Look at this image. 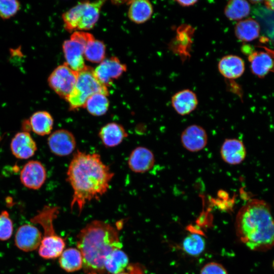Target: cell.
Instances as JSON below:
<instances>
[{
	"label": "cell",
	"mask_w": 274,
	"mask_h": 274,
	"mask_svg": "<svg viewBox=\"0 0 274 274\" xmlns=\"http://www.w3.org/2000/svg\"><path fill=\"white\" fill-rule=\"evenodd\" d=\"M114 176L98 154L77 151L66 172L73 191L71 208L76 207L81 213L87 203L99 199L109 189Z\"/></svg>",
	"instance_id": "1"
},
{
	"label": "cell",
	"mask_w": 274,
	"mask_h": 274,
	"mask_svg": "<svg viewBox=\"0 0 274 274\" xmlns=\"http://www.w3.org/2000/svg\"><path fill=\"white\" fill-rule=\"evenodd\" d=\"M235 225L237 237L250 250L262 252L274 247V219L263 200L252 199L242 207Z\"/></svg>",
	"instance_id": "2"
},
{
	"label": "cell",
	"mask_w": 274,
	"mask_h": 274,
	"mask_svg": "<svg viewBox=\"0 0 274 274\" xmlns=\"http://www.w3.org/2000/svg\"><path fill=\"white\" fill-rule=\"evenodd\" d=\"M77 246L83 257V267L88 273H103L106 257L114 250L121 249L118 231L111 225L94 220L77 235Z\"/></svg>",
	"instance_id": "3"
},
{
	"label": "cell",
	"mask_w": 274,
	"mask_h": 274,
	"mask_svg": "<svg viewBox=\"0 0 274 274\" xmlns=\"http://www.w3.org/2000/svg\"><path fill=\"white\" fill-rule=\"evenodd\" d=\"M59 213L57 207L47 206L30 219L32 223L40 224L44 230V235L39 248V255L45 259L58 257L64 251V239L55 232L53 221Z\"/></svg>",
	"instance_id": "4"
},
{
	"label": "cell",
	"mask_w": 274,
	"mask_h": 274,
	"mask_svg": "<svg viewBox=\"0 0 274 274\" xmlns=\"http://www.w3.org/2000/svg\"><path fill=\"white\" fill-rule=\"evenodd\" d=\"M104 1L82 2L62 15L64 29L69 32L91 29L97 22Z\"/></svg>",
	"instance_id": "5"
},
{
	"label": "cell",
	"mask_w": 274,
	"mask_h": 274,
	"mask_svg": "<svg viewBox=\"0 0 274 274\" xmlns=\"http://www.w3.org/2000/svg\"><path fill=\"white\" fill-rule=\"evenodd\" d=\"M96 93L109 95L108 87L102 85L96 78L94 70L86 67L78 72L75 85L66 99L69 109L72 111L84 108L87 99Z\"/></svg>",
	"instance_id": "6"
},
{
	"label": "cell",
	"mask_w": 274,
	"mask_h": 274,
	"mask_svg": "<svg viewBox=\"0 0 274 274\" xmlns=\"http://www.w3.org/2000/svg\"><path fill=\"white\" fill-rule=\"evenodd\" d=\"M94 36L84 31L73 32L70 39L62 44L65 62L72 70L80 72L86 65L84 59V51L87 44L94 39Z\"/></svg>",
	"instance_id": "7"
},
{
	"label": "cell",
	"mask_w": 274,
	"mask_h": 274,
	"mask_svg": "<svg viewBox=\"0 0 274 274\" xmlns=\"http://www.w3.org/2000/svg\"><path fill=\"white\" fill-rule=\"evenodd\" d=\"M78 72L65 62L56 67L48 79L50 87L65 100L72 92L77 81Z\"/></svg>",
	"instance_id": "8"
},
{
	"label": "cell",
	"mask_w": 274,
	"mask_h": 274,
	"mask_svg": "<svg viewBox=\"0 0 274 274\" xmlns=\"http://www.w3.org/2000/svg\"><path fill=\"white\" fill-rule=\"evenodd\" d=\"M127 70L126 64L122 63L118 58L112 56L105 58L94 70L98 80L108 87L111 85L115 79L120 77Z\"/></svg>",
	"instance_id": "9"
},
{
	"label": "cell",
	"mask_w": 274,
	"mask_h": 274,
	"mask_svg": "<svg viewBox=\"0 0 274 274\" xmlns=\"http://www.w3.org/2000/svg\"><path fill=\"white\" fill-rule=\"evenodd\" d=\"M48 145L52 153L59 156H65L74 151L76 141L70 131L60 129L50 134L48 139Z\"/></svg>",
	"instance_id": "10"
},
{
	"label": "cell",
	"mask_w": 274,
	"mask_h": 274,
	"mask_svg": "<svg viewBox=\"0 0 274 274\" xmlns=\"http://www.w3.org/2000/svg\"><path fill=\"white\" fill-rule=\"evenodd\" d=\"M42 237V233L36 226L25 224L18 228L15 235V244L21 251L31 252L39 248Z\"/></svg>",
	"instance_id": "11"
},
{
	"label": "cell",
	"mask_w": 274,
	"mask_h": 274,
	"mask_svg": "<svg viewBox=\"0 0 274 274\" xmlns=\"http://www.w3.org/2000/svg\"><path fill=\"white\" fill-rule=\"evenodd\" d=\"M208 134L201 126L192 124L186 127L181 134L183 147L191 152H197L203 149L208 143Z\"/></svg>",
	"instance_id": "12"
},
{
	"label": "cell",
	"mask_w": 274,
	"mask_h": 274,
	"mask_svg": "<svg viewBox=\"0 0 274 274\" xmlns=\"http://www.w3.org/2000/svg\"><path fill=\"white\" fill-rule=\"evenodd\" d=\"M46 179V171L44 165L37 160L26 163L20 172V180L25 187L38 189L41 188Z\"/></svg>",
	"instance_id": "13"
},
{
	"label": "cell",
	"mask_w": 274,
	"mask_h": 274,
	"mask_svg": "<svg viewBox=\"0 0 274 274\" xmlns=\"http://www.w3.org/2000/svg\"><path fill=\"white\" fill-rule=\"evenodd\" d=\"M155 162L153 153L143 146L134 149L128 159L129 168L136 173H144L150 170L154 166Z\"/></svg>",
	"instance_id": "14"
},
{
	"label": "cell",
	"mask_w": 274,
	"mask_h": 274,
	"mask_svg": "<svg viewBox=\"0 0 274 274\" xmlns=\"http://www.w3.org/2000/svg\"><path fill=\"white\" fill-rule=\"evenodd\" d=\"M223 161L230 165H237L245 160L247 152L243 142L237 139H226L220 149Z\"/></svg>",
	"instance_id": "15"
},
{
	"label": "cell",
	"mask_w": 274,
	"mask_h": 274,
	"mask_svg": "<svg viewBox=\"0 0 274 274\" xmlns=\"http://www.w3.org/2000/svg\"><path fill=\"white\" fill-rule=\"evenodd\" d=\"M10 147L13 154L19 159L32 157L37 150L35 141L27 131L16 133L12 140Z\"/></svg>",
	"instance_id": "16"
},
{
	"label": "cell",
	"mask_w": 274,
	"mask_h": 274,
	"mask_svg": "<svg viewBox=\"0 0 274 274\" xmlns=\"http://www.w3.org/2000/svg\"><path fill=\"white\" fill-rule=\"evenodd\" d=\"M172 105L175 111L181 116L188 115L195 110L198 105L196 94L186 89L175 93L171 99Z\"/></svg>",
	"instance_id": "17"
},
{
	"label": "cell",
	"mask_w": 274,
	"mask_h": 274,
	"mask_svg": "<svg viewBox=\"0 0 274 274\" xmlns=\"http://www.w3.org/2000/svg\"><path fill=\"white\" fill-rule=\"evenodd\" d=\"M128 133L124 127L116 122H110L99 130L98 136L104 145L114 147L120 144L127 138Z\"/></svg>",
	"instance_id": "18"
},
{
	"label": "cell",
	"mask_w": 274,
	"mask_h": 274,
	"mask_svg": "<svg viewBox=\"0 0 274 274\" xmlns=\"http://www.w3.org/2000/svg\"><path fill=\"white\" fill-rule=\"evenodd\" d=\"M218 68L220 73L228 79L240 77L245 71V62L239 56L227 55L219 61Z\"/></svg>",
	"instance_id": "19"
},
{
	"label": "cell",
	"mask_w": 274,
	"mask_h": 274,
	"mask_svg": "<svg viewBox=\"0 0 274 274\" xmlns=\"http://www.w3.org/2000/svg\"><path fill=\"white\" fill-rule=\"evenodd\" d=\"M153 13L152 4L147 0L129 2L128 16L129 19L136 24H142L149 20Z\"/></svg>",
	"instance_id": "20"
},
{
	"label": "cell",
	"mask_w": 274,
	"mask_h": 274,
	"mask_svg": "<svg viewBox=\"0 0 274 274\" xmlns=\"http://www.w3.org/2000/svg\"><path fill=\"white\" fill-rule=\"evenodd\" d=\"M30 128L36 134L46 135L51 133L53 126V118L45 111H37L31 115L28 121Z\"/></svg>",
	"instance_id": "21"
},
{
	"label": "cell",
	"mask_w": 274,
	"mask_h": 274,
	"mask_svg": "<svg viewBox=\"0 0 274 274\" xmlns=\"http://www.w3.org/2000/svg\"><path fill=\"white\" fill-rule=\"evenodd\" d=\"M259 23L252 18L239 21L234 28L236 38L243 42H250L257 38L260 33Z\"/></svg>",
	"instance_id": "22"
},
{
	"label": "cell",
	"mask_w": 274,
	"mask_h": 274,
	"mask_svg": "<svg viewBox=\"0 0 274 274\" xmlns=\"http://www.w3.org/2000/svg\"><path fill=\"white\" fill-rule=\"evenodd\" d=\"M59 264L62 269L72 272L83 267V257L79 249L70 248L64 250L59 258Z\"/></svg>",
	"instance_id": "23"
},
{
	"label": "cell",
	"mask_w": 274,
	"mask_h": 274,
	"mask_svg": "<svg viewBox=\"0 0 274 274\" xmlns=\"http://www.w3.org/2000/svg\"><path fill=\"white\" fill-rule=\"evenodd\" d=\"M249 59L252 73L259 77L265 76L273 66L271 56L264 52L253 53L249 56Z\"/></svg>",
	"instance_id": "24"
},
{
	"label": "cell",
	"mask_w": 274,
	"mask_h": 274,
	"mask_svg": "<svg viewBox=\"0 0 274 274\" xmlns=\"http://www.w3.org/2000/svg\"><path fill=\"white\" fill-rule=\"evenodd\" d=\"M128 258L127 255L121 249L112 251L106 258L104 262L105 271L116 274L124 271L127 266Z\"/></svg>",
	"instance_id": "25"
},
{
	"label": "cell",
	"mask_w": 274,
	"mask_h": 274,
	"mask_svg": "<svg viewBox=\"0 0 274 274\" xmlns=\"http://www.w3.org/2000/svg\"><path fill=\"white\" fill-rule=\"evenodd\" d=\"M250 6L249 3L243 0H231L226 5L224 14L230 20H240L249 15Z\"/></svg>",
	"instance_id": "26"
},
{
	"label": "cell",
	"mask_w": 274,
	"mask_h": 274,
	"mask_svg": "<svg viewBox=\"0 0 274 274\" xmlns=\"http://www.w3.org/2000/svg\"><path fill=\"white\" fill-rule=\"evenodd\" d=\"M107 96L102 93H94L87 99L84 108L93 116H102L107 112L109 107Z\"/></svg>",
	"instance_id": "27"
},
{
	"label": "cell",
	"mask_w": 274,
	"mask_h": 274,
	"mask_svg": "<svg viewBox=\"0 0 274 274\" xmlns=\"http://www.w3.org/2000/svg\"><path fill=\"white\" fill-rule=\"evenodd\" d=\"M105 56L106 46L103 42L94 38L86 45L84 58L87 60L94 63H100L105 59Z\"/></svg>",
	"instance_id": "28"
},
{
	"label": "cell",
	"mask_w": 274,
	"mask_h": 274,
	"mask_svg": "<svg viewBox=\"0 0 274 274\" xmlns=\"http://www.w3.org/2000/svg\"><path fill=\"white\" fill-rule=\"evenodd\" d=\"M206 242L202 236L197 233H191L183 239L182 244L183 250L192 256L200 255L204 250Z\"/></svg>",
	"instance_id": "29"
},
{
	"label": "cell",
	"mask_w": 274,
	"mask_h": 274,
	"mask_svg": "<svg viewBox=\"0 0 274 274\" xmlns=\"http://www.w3.org/2000/svg\"><path fill=\"white\" fill-rule=\"evenodd\" d=\"M21 4L15 0H0V18L8 19L15 16L20 9Z\"/></svg>",
	"instance_id": "30"
},
{
	"label": "cell",
	"mask_w": 274,
	"mask_h": 274,
	"mask_svg": "<svg viewBox=\"0 0 274 274\" xmlns=\"http://www.w3.org/2000/svg\"><path fill=\"white\" fill-rule=\"evenodd\" d=\"M13 231V224L7 211L0 214V240L7 241L10 238Z\"/></svg>",
	"instance_id": "31"
},
{
	"label": "cell",
	"mask_w": 274,
	"mask_h": 274,
	"mask_svg": "<svg viewBox=\"0 0 274 274\" xmlns=\"http://www.w3.org/2000/svg\"><path fill=\"white\" fill-rule=\"evenodd\" d=\"M200 274H228V272L222 264L215 262H211L202 267Z\"/></svg>",
	"instance_id": "32"
},
{
	"label": "cell",
	"mask_w": 274,
	"mask_h": 274,
	"mask_svg": "<svg viewBox=\"0 0 274 274\" xmlns=\"http://www.w3.org/2000/svg\"><path fill=\"white\" fill-rule=\"evenodd\" d=\"M180 6L183 7H189L194 5L198 1H176Z\"/></svg>",
	"instance_id": "33"
},
{
	"label": "cell",
	"mask_w": 274,
	"mask_h": 274,
	"mask_svg": "<svg viewBox=\"0 0 274 274\" xmlns=\"http://www.w3.org/2000/svg\"><path fill=\"white\" fill-rule=\"evenodd\" d=\"M265 3L267 8L274 12V1H267Z\"/></svg>",
	"instance_id": "34"
},
{
	"label": "cell",
	"mask_w": 274,
	"mask_h": 274,
	"mask_svg": "<svg viewBox=\"0 0 274 274\" xmlns=\"http://www.w3.org/2000/svg\"><path fill=\"white\" fill-rule=\"evenodd\" d=\"M116 274H132V273L129 271V272L122 271L121 272H119V273H116Z\"/></svg>",
	"instance_id": "35"
},
{
	"label": "cell",
	"mask_w": 274,
	"mask_h": 274,
	"mask_svg": "<svg viewBox=\"0 0 274 274\" xmlns=\"http://www.w3.org/2000/svg\"><path fill=\"white\" fill-rule=\"evenodd\" d=\"M88 274H98V273H88Z\"/></svg>",
	"instance_id": "36"
},
{
	"label": "cell",
	"mask_w": 274,
	"mask_h": 274,
	"mask_svg": "<svg viewBox=\"0 0 274 274\" xmlns=\"http://www.w3.org/2000/svg\"><path fill=\"white\" fill-rule=\"evenodd\" d=\"M272 265H273V267L274 268V260L273 261Z\"/></svg>",
	"instance_id": "37"
}]
</instances>
